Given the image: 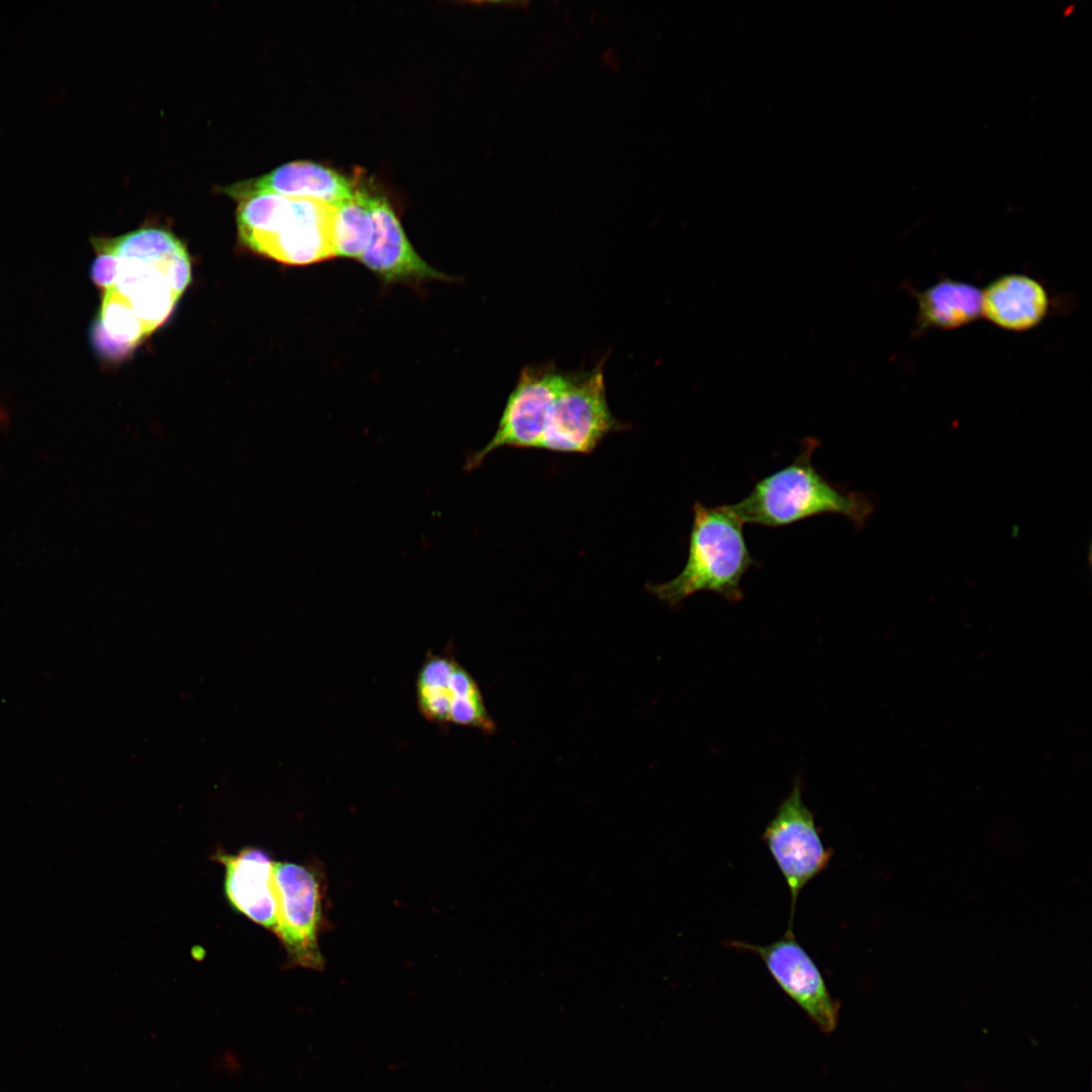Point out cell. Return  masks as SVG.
<instances>
[{"instance_id":"8","label":"cell","mask_w":1092,"mask_h":1092,"mask_svg":"<svg viewBox=\"0 0 1092 1092\" xmlns=\"http://www.w3.org/2000/svg\"><path fill=\"white\" fill-rule=\"evenodd\" d=\"M565 373L553 364L527 365L520 371L495 433L489 442L469 455L464 469L473 470L494 450L512 447L540 449Z\"/></svg>"},{"instance_id":"18","label":"cell","mask_w":1092,"mask_h":1092,"mask_svg":"<svg viewBox=\"0 0 1092 1092\" xmlns=\"http://www.w3.org/2000/svg\"><path fill=\"white\" fill-rule=\"evenodd\" d=\"M1018 534H1019V527L1016 526V525L1012 526V528H1011V536L1015 538V537L1018 536Z\"/></svg>"},{"instance_id":"15","label":"cell","mask_w":1092,"mask_h":1092,"mask_svg":"<svg viewBox=\"0 0 1092 1092\" xmlns=\"http://www.w3.org/2000/svg\"><path fill=\"white\" fill-rule=\"evenodd\" d=\"M922 327L957 329L974 322L981 313V292L973 285L943 280L917 295Z\"/></svg>"},{"instance_id":"6","label":"cell","mask_w":1092,"mask_h":1092,"mask_svg":"<svg viewBox=\"0 0 1092 1092\" xmlns=\"http://www.w3.org/2000/svg\"><path fill=\"white\" fill-rule=\"evenodd\" d=\"M622 428L608 404L601 361L589 370L565 373L540 449L589 454L607 435Z\"/></svg>"},{"instance_id":"4","label":"cell","mask_w":1092,"mask_h":1092,"mask_svg":"<svg viewBox=\"0 0 1092 1092\" xmlns=\"http://www.w3.org/2000/svg\"><path fill=\"white\" fill-rule=\"evenodd\" d=\"M689 551L681 571L671 580L649 584L648 589L669 606H677L699 592L721 595L738 602L744 573L757 564L743 535V523L729 505L693 506Z\"/></svg>"},{"instance_id":"14","label":"cell","mask_w":1092,"mask_h":1092,"mask_svg":"<svg viewBox=\"0 0 1092 1092\" xmlns=\"http://www.w3.org/2000/svg\"><path fill=\"white\" fill-rule=\"evenodd\" d=\"M1048 308L1044 287L1022 274L1001 276L981 292V313L1008 331L1022 332L1035 327Z\"/></svg>"},{"instance_id":"12","label":"cell","mask_w":1092,"mask_h":1092,"mask_svg":"<svg viewBox=\"0 0 1092 1092\" xmlns=\"http://www.w3.org/2000/svg\"><path fill=\"white\" fill-rule=\"evenodd\" d=\"M356 186L346 177L322 165L296 161L271 172L224 186L221 191L239 199L253 193H275L318 201L333 207L353 196Z\"/></svg>"},{"instance_id":"9","label":"cell","mask_w":1092,"mask_h":1092,"mask_svg":"<svg viewBox=\"0 0 1092 1092\" xmlns=\"http://www.w3.org/2000/svg\"><path fill=\"white\" fill-rule=\"evenodd\" d=\"M416 700L421 715L432 723L494 732L476 680L452 653L428 652L417 674Z\"/></svg>"},{"instance_id":"17","label":"cell","mask_w":1092,"mask_h":1092,"mask_svg":"<svg viewBox=\"0 0 1092 1092\" xmlns=\"http://www.w3.org/2000/svg\"><path fill=\"white\" fill-rule=\"evenodd\" d=\"M97 252L98 255L91 266V279L99 288L107 290L113 285L115 279L117 259L111 253Z\"/></svg>"},{"instance_id":"1","label":"cell","mask_w":1092,"mask_h":1092,"mask_svg":"<svg viewBox=\"0 0 1092 1092\" xmlns=\"http://www.w3.org/2000/svg\"><path fill=\"white\" fill-rule=\"evenodd\" d=\"M93 246L116 257V275L109 289L129 305L150 336L168 320L191 281L185 246L169 231L156 226L96 238Z\"/></svg>"},{"instance_id":"10","label":"cell","mask_w":1092,"mask_h":1092,"mask_svg":"<svg viewBox=\"0 0 1092 1092\" xmlns=\"http://www.w3.org/2000/svg\"><path fill=\"white\" fill-rule=\"evenodd\" d=\"M730 946L760 958L779 987L823 1032H832L838 1022L839 1003L831 996L824 978L811 956L797 941L792 928L766 945L731 941Z\"/></svg>"},{"instance_id":"16","label":"cell","mask_w":1092,"mask_h":1092,"mask_svg":"<svg viewBox=\"0 0 1092 1092\" xmlns=\"http://www.w3.org/2000/svg\"><path fill=\"white\" fill-rule=\"evenodd\" d=\"M370 194L356 187L352 197L335 206L336 256L360 259L373 234Z\"/></svg>"},{"instance_id":"7","label":"cell","mask_w":1092,"mask_h":1092,"mask_svg":"<svg viewBox=\"0 0 1092 1092\" xmlns=\"http://www.w3.org/2000/svg\"><path fill=\"white\" fill-rule=\"evenodd\" d=\"M761 839L790 891L789 928H792L799 894L811 880L825 870L833 852L823 844L815 816L803 801L801 783L796 782L790 794L780 804Z\"/></svg>"},{"instance_id":"3","label":"cell","mask_w":1092,"mask_h":1092,"mask_svg":"<svg viewBox=\"0 0 1092 1092\" xmlns=\"http://www.w3.org/2000/svg\"><path fill=\"white\" fill-rule=\"evenodd\" d=\"M237 201L239 238L252 251L289 265L336 256L333 206L268 192Z\"/></svg>"},{"instance_id":"2","label":"cell","mask_w":1092,"mask_h":1092,"mask_svg":"<svg viewBox=\"0 0 1092 1092\" xmlns=\"http://www.w3.org/2000/svg\"><path fill=\"white\" fill-rule=\"evenodd\" d=\"M818 447L805 440L801 452L789 465L759 479L740 502L729 505L744 523L783 527L824 514L841 515L860 528L874 510L862 492L845 491L829 482L812 463Z\"/></svg>"},{"instance_id":"5","label":"cell","mask_w":1092,"mask_h":1092,"mask_svg":"<svg viewBox=\"0 0 1092 1092\" xmlns=\"http://www.w3.org/2000/svg\"><path fill=\"white\" fill-rule=\"evenodd\" d=\"M276 924L273 933L284 947L289 967L322 971L318 945L324 923V882L314 867L273 862Z\"/></svg>"},{"instance_id":"13","label":"cell","mask_w":1092,"mask_h":1092,"mask_svg":"<svg viewBox=\"0 0 1092 1092\" xmlns=\"http://www.w3.org/2000/svg\"><path fill=\"white\" fill-rule=\"evenodd\" d=\"M373 234L359 259L386 280L438 278L414 250L388 202L370 194Z\"/></svg>"},{"instance_id":"11","label":"cell","mask_w":1092,"mask_h":1092,"mask_svg":"<svg viewBox=\"0 0 1092 1092\" xmlns=\"http://www.w3.org/2000/svg\"><path fill=\"white\" fill-rule=\"evenodd\" d=\"M211 858L224 868V893L230 905L273 932L276 924L274 861L268 852L254 846L242 848L237 853L217 849Z\"/></svg>"}]
</instances>
